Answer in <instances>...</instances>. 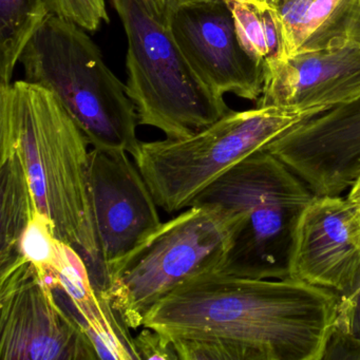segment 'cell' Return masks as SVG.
I'll use <instances>...</instances> for the list:
<instances>
[{"label": "cell", "instance_id": "6da1fadb", "mask_svg": "<svg viewBox=\"0 0 360 360\" xmlns=\"http://www.w3.org/2000/svg\"><path fill=\"white\" fill-rule=\"evenodd\" d=\"M338 295L294 278L221 273L195 278L162 299L143 328L170 339L214 338L243 360H323Z\"/></svg>", "mask_w": 360, "mask_h": 360}, {"label": "cell", "instance_id": "7a4b0ae2", "mask_svg": "<svg viewBox=\"0 0 360 360\" xmlns=\"http://www.w3.org/2000/svg\"><path fill=\"white\" fill-rule=\"evenodd\" d=\"M89 145L47 88L26 79L0 87V153L20 158L39 210L58 239L83 257L96 285L100 245L88 180Z\"/></svg>", "mask_w": 360, "mask_h": 360}, {"label": "cell", "instance_id": "3957f363", "mask_svg": "<svg viewBox=\"0 0 360 360\" xmlns=\"http://www.w3.org/2000/svg\"><path fill=\"white\" fill-rule=\"evenodd\" d=\"M26 81L53 92L94 149L138 157V115L126 85L85 29L50 13L20 58Z\"/></svg>", "mask_w": 360, "mask_h": 360}, {"label": "cell", "instance_id": "277c9868", "mask_svg": "<svg viewBox=\"0 0 360 360\" xmlns=\"http://www.w3.org/2000/svg\"><path fill=\"white\" fill-rule=\"evenodd\" d=\"M315 195L302 179L265 149L225 172L191 206H218L238 217L219 273L285 279L290 278L299 220Z\"/></svg>", "mask_w": 360, "mask_h": 360}, {"label": "cell", "instance_id": "5b68a950", "mask_svg": "<svg viewBox=\"0 0 360 360\" xmlns=\"http://www.w3.org/2000/svg\"><path fill=\"white\" fill-rule=\"evenodd\" d=\"M127 37L126 91L140 125L166 138L191 136L231 109L195 72L160 0H111Z\"/></svg>", "mask_w": 360, "mask_h": 360}, {"label": "cell", "instance_id": "8992f818", "mask_svg": "<svg viewBox=\"0 0 360 360\" xmlns=\"http://www.w3.org/2000/svg\"><path fill=\"white\" fill-rule=\"evenodd\" d=\"M326 106L255 107L229 111L180 139L141 142L134 160L158 205L167 214L189 207L214 181Z\"/></svg>", "mask_w": 360, "mask_h": 360}, {"label": "cell", "instance_id": "52a82bcc", "mask_svg": "<svg viewBox=\"0 0 360 360\" xmlns=\"http://www.w3.org/2000/svg\"><path fill=\"white\" fill-rule=\"evenodd\" d=\"M238 217L214 205H193L163 223L106 290L130 328L143 326L155 304L200 276L219 273Z\"/></svg>", "mask_w": 360, "mask_h": 360}, {"label": "cell", "instance_id": "ba28073f", "mask_svg": "<svg viewBox=\"0 0 360 360\" xmlns=\"http://www.w3.org/2000/svg\"><path fill=\"white\" fill-rule=\"evenodd\" d=\"M0 358L94 360L96 349L51 284L20 259L0 269Z\"/></svg>", "mask_w": 360, "mask_h": 360}, {"label": "cell", "instance_id": "9c48e42d", "mask_svg": "<svg viewBox=\"0 0 360 360\" xmlns=\"http://www.w3.org/2000/svg\"><path fill=\"white\" fill-rule=\"evenodd\" d=\"M88 180L100 245L96 286L106 292L163 222L148 184L125 151L92 149Z\"/></svg>", "mask_w": 360, "mask_h": 360}, {"label": "cell", "instance_id": "30bf717a", "mask_svg": "<svg viewBox=\"0 0 360 360\" xmlns=\"http://www.w3.org/2000/svg\"><path fill=\"white\" fill-rule=\"evenodd\" d=\"M170 27L187 60L206 85L224 96L257 102L263 71L245 53L224 0H202L168 13Z\"/></svg>", "mask_w": 360, "mask_h": 360}, {"label": "cell", "instance_id": "8fae6325", "mask_svg": "<svg viewBox=\"0 0 360 360\" xmlns=\"http://www.w3.org/2000/svg\"><path fill=\"white\" fill-rule=\"evenodd\" d=\"M290 278L347 294L360 278V219L340 195H315L295 236Z\"/></svg>", "mask_w": 360, "mask_h": 360}, {"label": "cell", "instance_id": "7c38bea8", "mask_svg": "<svg viewBox=\"0 0 360 360\" xmlns=\"http://www.w3.org/2000/svg\"><path fill=\"white\" fill-rule=\"evenodd\" d=\"M360 98V41L279 58L263 69L257 107L326 106Z\"/></svg>", "mask_w": 360, "mask_h": 360}, {"label": "cell", "instance_id": "4fadbf2b", "mask_svg": "<svg viewBox=\"0 0 360 360\" xmlns=\"http://www.w3.org/2000/svg\"><path fill=\"white\" fill-rule=\"evenodd\" d=\"M46 278L58 301L81 324L98 359L141 360L131 328L108 294L94 283L83 257L75 248L63 242L58 264Z\"/></svg>", "mask_w": 360, "mask_h": 360}, {"label": "cell", "instance_id": "5bb4252c", "mask_svg": "<svg viewBox=\"0 0 360 360\" xmlns=\"http://www.w3.org/2000/svg\"><path fill=\"white\" fill-rule=\"evenodd\" d=\"M281 56L360 41V0H281Z\"/></svg>", "mask_w": 360, "mask_h": 360}, {"label": "cell", "instance_id": "9a60e30c", "mask_svg": "<svg viewBox=\"0 0 360 360\" xmlns=\"http://www.w3.org/2000/svg\"><path fill=\"white\" fill-rule=\"evenodd\" d=\"M0 269L20 260V242L39 206L24 164L14 153H0Z\"/></svg>", "mask_w": 360, "mask_h": 360}, {"label": "cell", "instance_id": "2e32d148", "mask_svg": "<svg viewBox=\"0 0 360 360\" xmlns=\"http://www.w3.org/2000/svg\"><path fill=\"white\" fill-rule=\"evenodd\" d=\"M242 49L264 69L281 56V32L276 6L263 0H224Z\"/></svg>", "mask_w": 360, "mask_h": 360}, {"label": "cell", "instance_id": "e0dca14e", "mask_svg": "<svg viewBox=\"0 0 360 360\" xmlns=\"http://www.w3.org/2000/svg\"><path fill=\"white\" fill-rule=\"evenodd\" d=\"M50 13L48 0H0V87L12 83L22 51Z\"/></svg>", "mask_w": 360, "mask_h": 360}, {"label": "cell", "instance_id": "ac0fdd59", "mask_svg": "<svg viewBox=\"0 0 360 360\" xmlns=\"http://www.w3.org/2000/svg\"><path fill=\"white\" fill-rule=\"evenodd\" d=\"M62 243L56 236L53 223L37 210L20 238V258L33 263L44 277H47L58 264Z\"/></svg>", "mask_w": 360, "mask_h": 360}, {"label": "cell", "instance_id": "d6986e66", "mask_svg": "<svg viewBox=\"0 0 360 360\" xmlns=\"http://www.w3.org/2000/svg\"><path fill=\"white\" fill-rule=\"evenodd\" d=\"M352 342H360V278L347 294L339 296L334 330L323 360L339 347Z\"/></svg>", "mask_w": 360, "mask_h": 360}, {"label": "cell", "instance_id": "ffe728a7", "mask_svg": "<svg viewBox=\"0 0 360 360\" xmlns=\"http://www.w3.org/2000/svg\"><path fill=\"white\" fill-rule=\"evenodd\" d=\"M50 12L94 32L109 22L105 0H48Z\"/></svg>", "mask_w": 360, "mask_h": 360}, {"label": "cell", "instance_id": "44dd1931", "mask_svg": "<svg viewBox=\"0 0 360 360\" xmlns=\"http://www.w3.org/2000/svg\"><path fill=\"white\" fill-rule=\"evenodd\" d=\"M134 345L141 360H179L172 339L150 328H143L134 337Z\"/></svg>", "mask_w": 360, "mask_h": 360}, {"label": "cell", "instance_id": "7402d4cb", "mask_svg": "<svg viewBox=\"0 0 360 360\" xmlns=\"http://www.w3.org/2000/svg\"><path fill=\"white\" fill-rule=\"evenodd\" d=\"M328 359L360 360V342H352L339 347L328 356Z\"/></svg>", "mask_w": 360, "mask_h": 360}, {"label": "cell", "instance_id": "603a6c76", "mask_svg": "<svg viewBox=\"0 0 360 360\" xmlns=\"http://www.w3.org/2000/svg\"><path fill=\"white\" fill-rule=\"evenodd\" d=\"M347 200L355 206L356 212L360 219V174L356 179L351 188L349 189V193L347 195Z\"/></svg>", "mask_w": 360, "mask_h": 360}, {"label": "cell", "instance_id": "cb8c5ba5", "mask_svg": "<svg viewBox=\"0 0 360 360\" xmlns=\"http://www.w3.org/2000/svg\"><path fill=\"white\" fill-rule=\"evenodd\" d=\"M195 1H202V0H167L166 11H167V13H169L172 10L179 7V6L184 5V4L195 3Z\"/></svg>", "mask_w": 360, "mask_h": 360}, {"label": "cell", "instance_id": "d4e9b609", "mask_svg": "<svg viewBox=\"0 0 360 360\" xmlns=\"http://www.w3.org/2000/svg\"><path fill=\"white\" fill-rule=\"evenodd\" d=\"M263 1H266V3L271 4V5H278V4L281 1V0H263Z\"/></svg>", "mask_w": 360, "mask_h": 360}, {"label": "cell", "instance_id": "484cf974", "mask_svg": "<svg viewBox=\"0 0 360 360\" xmlns=\"http://www.w3.org/2000/svg\"><path fill=\"white\" fill-rule=\"evenodd\" d=\"M162 4H163L164 6H165L166 8V4H167V0H160Z\"/></svg>", "mask_w": 360, "mask_h": 360}]
</instances>
